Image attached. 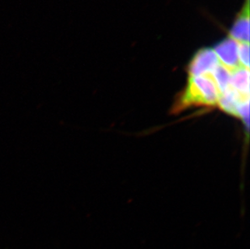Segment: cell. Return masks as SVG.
<instances>
[{
  "label": "cell",
  "instance_id": "obj_1",
  "mask_svg": "<svg viewBox=\"0 0 250 249\" xmlns=\"http://www.w3.org/2000/svg\"><path fill=\"white\" fill-rule=\"evenodd\" d=\"M220 96V90L211 75L189 76L187 86L180 94L177 107L217 105Z\"/></svg>",
  "mask_w": 250,
  "mask_h": 249
},
{
  "label": "cell",
  "instance_id": "obj_6",
  "mask_svg": "<svg viewBox=\"0 0 250 249\" xmlns=\"http://www.w3.org/2000/svg\"><path fill=\"white\" fill-rule=\"evenodd\" d=\"M229 87L245 97H250V71L242 66L231 71Z\"/></svg>",
  "mask_w": 250,
  "mask_h": 249
},
{
  "label": "cell",
  "instance_id": "obj_7",
  "mask_svg": "<svg viewBox=\"0 0 250 249\" xmlns=\"http://www.w3.org/2000/svg\"><path fill=\"white\" fill-rule=\"evenodd\" d=\"M210 75L212 76L215 84L217 85L220 93H222L227 88H229L231 80V70L223 66L222 64L219 63Z\"/></svg>",
  "mask_w": 250,
  "mask_h": 249
},
{
  "label": "cell",
  "instance_id": "obj_4",
  "mask_svg": "<svg viewBox=\"0 0 250 249\" xmlns=\"http://www.w3.org/2000/svg\"><path fill=\"white\" fill-rule=\"evenodd\" d=\"M229 37L239 43H250V0H245L229 30Z\"/></svg>",
  "mask_w": 250,
  "mask_h": 249
},
{
  "label": "cell",
  "instance_id": "obj_5",
  "mask_svg": "<svg viewBox=\"0 0 250 249\" xmlns=\"http://www.w3.org/2000/svg\"><path fill=\"white\" fill-rule=\"evenodd\" d=\"M250 101V97H245L229 87L220 93L218 104L223 110L231 115L237 116V108L241 104Z\"/></svg>",
  "mask_w": 250,
  "mask_h": 249
},
{
  "label": "cell",
  "instance_id": "obj_2",
  "mask_svg": "<svg viewBox=\"0 0 250 249\" xmlns=\"http://www.w3.org/2000/svg\"><path fill=\"white\" fill-rule=\"evenodd\" d=\"M219 63V59L212 48H201L189 60L187 71L189 76L210 75Z\"/></svg>",
  "mask_w": 250,
  "mask_h": 249
},
{
  "label": "cell",
  "instance_id": "obj_8",
  "mask_svg": "<svg viewBox=\"0 0 250 249\" xmlns=\"http://www.w3.org/2000/svg\"><path fill=\"white\" fill-rule=\"evenodd\" d=\"M238 58L240 66L250 68V43H239Z\"/></svg>",
  "mask_w": 250,
  "mask_h": 249
},
{
  "label": "cell",
  "instance_id": "obj_3",
  "mask_svg": "<svg viewBox=\"0 0 250 249\" xmlns=\"http://www.w3.org/2000/svg\"><path fill=\"white\" fill-rule=\"evenodd\" d=\"M212 49L220 63L227 68L233 71L241 66L238 58L239 42L229 36L216 43Z\"/></svg>",
  "mask_w": 250,
  "mask_h": 249
}]
</instances>
